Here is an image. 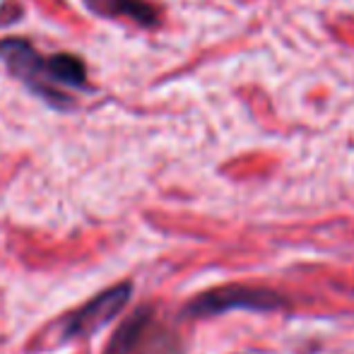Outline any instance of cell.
<instances>
[{"mask_svg":"<svg viewBox=\"0 0 354 354\" xmlns=\"http://www.w3.org/2000/svg\"><path fill=\"white\" fill-rule=\"evenodd\" d=\"M289 306V301L282 294L263 287H246V284H229L217 287L210 292H203L193 297L183 306L186 318H210L227 311H277Z\"/></svg>","mask_w":354,"mask_h":354,"instance_id":"7a4b0ae2","label":"cell"},{"mask_svg":"<svg viewBox=\"0 0 354 354\" xmlns=\"http://www.w3.org/2000/svg\"><path fill=\"white\" fill-rule=\"evenodd\" d=\"M152 323V308L142 306L113 333L111 342L106 347V354H136V347L140 342V337L145 335V330Z\"/></svg>","mask_w":354,"mask_h":354,"instance_id":"5b68a950","label":"cell"},{"mask_svg":"<svg viewBox=\"0 0 354 354\" xmlns=\"http://www.w3.org/2000/svg\"><path fill=\"white\" fill-rule=\"evenodd\" d=\"M89 12L104 19H128L138 27H157L159 10L147 0H82Z\"/></svg>","mask_w":354,"mask_h":354,"instance_id":"277c9868","label":"cell"},{"mask_svg":"<svg viewBox=\"0 0 354 354\" xmlns=\"http://www.w3.org/2000/svg\"><path fill=\"white\" fill-rule=\"evenodd\" d=\"M136 354H183L181 352V342L167 330H157L152 333V323L145 330V335L140 337L136 347Z\"/></svg>","mask_w":354,"mask_h":354,"instance_id":"8992f818","label":"cell"},{"mask_svg":"<svg viewBox=\"0 0 354 354\" xmlns=\"http://www.w3.org/2000/svg\"><path fill=\"white\" fill-rule=\"evenodd\" d=\"M133 294V282H118L113 287L104 289L99 297L87 301L82 308L73 311V316L66 318L63 323V340H80V337L94 335L104 326L113 321L123 308L128 306Z\"/></svg>","mask_w":354,"mask_h":354,"instance_id":"3957f363","label":"cell"},{"mask_svg":"<svg viewBox=\"0 0 354 354\" xmlns=\"http://www.w3.org/2000/svg\"><path fill=\"white\" fill-rule=\"evenodd\" d=\"M0 66L58 113H71L77 106L71 92H89L87 63L77 53L56 51L46 56L24 37L0 39Z\"/></svg>","mask_w":354,"mask_h":354,"instance_id":"6da1fadb","label":"cell"}]
</instances>
